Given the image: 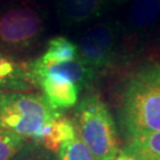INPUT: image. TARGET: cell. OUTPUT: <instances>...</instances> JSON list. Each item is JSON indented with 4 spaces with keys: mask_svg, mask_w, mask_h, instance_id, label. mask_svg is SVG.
Here are the masks:
<instances>
[{
    "mask_svg": "<svg viewBox=\"0 0 160 160\" xmlns=\"http://www.w3.org/2000/svg\"><path fill=\"white\" fill-rule=\"evenodd\" d=\"M121 152L137 160H160V132L128 141Z\"/></svg>",
    "mask_w": 160,
    "mask_h": 160,
    "instance_id": "13",
    "label": "cell"
},
{
    "mask_svg": "<svg viewBox=\"0 0 160 160\" xmlns=\"http://www.w3.org/2000/svg\"><path fill=\"white\" fill-rule=\"evenodd\" d=\"M57 157L59 160H96L78 135L64 143L57 153Z\"/></svg>",
    "mask_w": 160,
    "mask_h": 160,
    "instance_id": "15",
    "label": "cell"
},
{
    "mask_svg": "<svg viewBox=\"0 0 160 160\" xmlns=\"http://www.w3.org/2000/svg\"><path fill=\"white\" fill-rule=\"evenodd\" d=\"M12 160H59L57 154L39 143L29 141Z\"/></svg>",
    "mask_w": 160,
    "mask_h": 160,
    "instance_id": "16",
    "label": "cell"
},
{
    "mask_svg": "<svg viewBox=\"0 0 160 160\" xmlns=\"http://www.w3.org/2000/svg\"><path fill=\"white\" fill-rule=\"evenodd\" d=\"M126 64L160 39V0H119Z\"/></svg>",
    "mask_w": 160,
    "mask_h": 160,
    "instance_id": "6",
    "label": "cell"
},
{
    "mask_svg": "<svg viewBox=\"0 0 160 160\" xmlns=\"http://www.w3.org/2000/svg\"><path fill=\"white\" fill-rule=\"evenodd\" d=\"M116 160H137V159H135L134 157H132V155H129V154H126V153H123V152L120 151V153L118 155Z\"/></svg>",
    "mask_w": 160,
    "mask_h": 160,
    "instance_id": "18",
    "label": "cell"
},
{
    "mask_svg": "<svg viewBox=\"0 0 160 160\" xmlns=\"http://www.w3.org/2000/svg\"><path fill=\"white\" fill-rule=\"evenodd\" d=\"M78 57L96 75L107 74L126 65L122 29L118 19H103L81 34Z\"/></svg>",
    "mask_w": 160,
    "mask_h": 160,
    "instance_id": "5",
    "label": "cell"
},
{
    "mask_svg": "<svg viewBox=\"0 0 160 160\" xmlns=\"http://www.w3.org/2000/svg\"><path fill=\"white\" fill-rule=\"evenodd\" d=\"M29 65L31 71H44L46 74L56 75V76L71 81L78 87L80 90L88 89L97 78L96 72L92 71L89 67H87L80 59V57L51 64L46 68H36V67H32L30 62Z\"/></svg>",
    "mask_w": 160,
    "mask_h": 160,
    "instance_id": "10",
    "label": "cell"
},
{
    "mask_svg": "<svg viewBox=\"0 0 160 160\" xmlns=\"http://www.w3.org/2000/svg\"><path fill=\"white\" fill-rule=\"evenodd\" d=\"M46 13L36 0L0 1V52L18 59L42 45Z\"/></svg>",
    "mask_w": 160,
    "mask_h": 160,
    "instance_id": "2",
    "label": "cell"
},
{
    "mask_svg": "<svg viewBox=\"0 0 160 160\" xmlns=\"http://www.w3.org/2000/svg\"><path fill=\"white\" fill-rule=\"evenodd\" d=\"M31 75L36 88L42 90L52 108L63 112L77 104L81 90L71 81L44 71H31Z\"/></svg>",
    "mask_w": 160,
    "mask_h": 160,
    "instance_id": "7",
    "label": "cell"
},
{
    "mask_svg": "<svg viewBox=\"0 0 160 160\" xmlns=\"http://www.w3.org/2000/svg\"><path fill=\"white\" fill-rule=\"evenodd\" d=\"M71 120L80 139L96 160H116L120 153L118 129L107 104L97 95H87L75 106Z\"/></svg>",
    "mask_w": 160,
    "mask_h": 160,
    "instance_id": "4",
    "label": "cell"
},
{
    "mask_svg": "<svg viewBox=\"0 0 160 160\" xmlns=\"http://www.w3.org/2000/svg\"><path fill=\"white\" fill-rule=\"evenodd\" d=\"M0 1H2V0H0Z\"/></svg>",
    "mask_w": 160,
    "mask_h": 160,
    "instance_id": "19",
    "label": "cell"
},
{
    "mask_svg": "<svg viewBox=\"0 0 160 160\" xmlns=\"http://www.w3.org/2000/svg\"><path fill=\"white\" fill-rule=\"evenodd\" d=\"M36 89L29 62L0 52V90L31 92Z\"/></svg>",
    "mask_w": 160,
    "mask_h": 160,
    "instance_id": "9",
    "label": "cell"
},
{
    "mask_svg": "<svg viewBox=\"0 0 160 160\" xmlns=\"http://www.w3.org/2000/svg\"><path fill=\"white\" fill-rule=\"evenodd\" d=\"M145 58L147 61H157V62H160V39L157 43H154L147 51L145 52Z\"/></svg>",
    "mask_w": 160,
    "mask_h": 160,
    "instance_id": "17",
    "label": "cell"
},
{
    "mask_svg": "<svg viewBox=\"0 0 160 160\" xmlns=\"http://www.w3.org/2000/svg\"><path fill=\"white\" fill-rule=\"evenodd\" d=\"M28 142L18 134L0 129V160H12Z\"/></svg>",
    "mask_w": 160,
    "mask_h": 160,
    "instance_id": "14",
    "label": "cell"
},
{
    "mask_svg": "<svg viewBox=\"0 0 160 160\" xmlns=\"http://www.w3.org/2000/svg\"><path fill=\"white\" fill-rule=\"evenodd\" d=\"M63 112L52 108L43 94L0 90V129L39 142L44 132Z\"/></svg>",
    "mask_w": 160,
    "mask_h": 160,
    "instance_id": "3",
    "label": "cell"
},
{
    "mask_svg": "<svg viewBox=\"0 0 160 160\" xmlns=\"http://www.w3.org/2000/svg\"><path fill=\"white\" fill-rule=\"evenodd\" d=\"M78 57V48L72 40L64 36H56L48 40L44 52L38 58L29 61L36 68H46L51 64L70 61Z\"/></svg>",
    "mask_w": 160,
    "mask_h": 160,
    "instance_id": "11",
    "label": "cell"
},
{
    "mask_svg": "<svg viewBox=\"0 0 160 160\" xmlns=\"http://www.w3.org/2000/svg\"><path fill=\"white\" fill-rule=\"evenodd\" d=\"M118 4L119 0H56L58 19L67 28L95 20Z\"/></svg>",
    "mask_w": 160,
    "mask_h": 160,
    "instance_id": "8",
    "label": "cell"
},
{
    "mask_svg": "<svg viewBox=\"0 0 160 160\" xmlns=\"http://www.w3.org/2000/svg\"><path fill=\"white\" fill-rule=\"evenodd\" d=\"M118 119L127 141L160 132V62L146 61L127 77Z\"/></svg>",
    "mask_w": 160,
    "mask_h": 160,
    "instance_id": "1",
    "label": "cell"
},
{
    "mask_svg": "<svg viewBox=\"0 0 160 160\" xmlns=\"http://www.w3.org/2000/svg\"><path fill=\"white\" fill-rule=\"evenodd\" d=\"M76 135L77 134L72 120L63 114L46 128L39 142L37 143L57 154L64 143L72 140Z\"/></svg>",
    "mask_w": 160,
    "mask_h": 160,
    "instance_id": "12",
    "label": "cell"
}]
</instances>
